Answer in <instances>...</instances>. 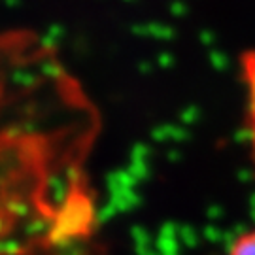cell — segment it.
Returning <instances> with one entry per match:
<instances>
[{
	"instance_id": "obj_1",
	"label": "cell",
	"mask_w": 255,
	"mask_h": 255,
	"mask_svg": "<svg viewBox=\"0 0 255 255\" xmlns=\"http://www.w3.org/2000/svg\"><path fill=\"white\" fill-rule=\"evenodd\" d=\"M87 110L53 49L0 34V255H93Z\"/></svg>"
},
{
	"instance_id": "obj_2",
	"label": "cell",
	"mask_w": 255,
	"mask_h": 255,
	"mask_svg": "<svg viewBox=\"0 0 255 255\" xmlns=\"http://www.w3.org/2000/svg\"><path fill=\"white\" fill-rule=\"evenodd\" d=\"M229 255H255V227L242 233L233 242Z\"/></svg>"
}]
</instances>
